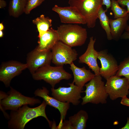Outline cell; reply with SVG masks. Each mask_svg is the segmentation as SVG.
<instances>
[{"instance_id":"6da1fadb","label":"cell","mask_w":129,"mask_h":129,"mask_svg":"<svg viewBox=\"0 0 129 129\" xmlns=\"http://www.w3.org/2000/svg\"><path fill=\"white\" fill-rule=\"evenodd\" d=\"M47 105L43 100L40 105L35 108H30L28 105H25L16 110H11L8 122V128L11 129H23L29 121L40 116L45 118L49 126H51L52 123L48 119L46 113Z\"/></svg>"},{"instance_id":"7a4b0ae2","label":"cell","mask_w":129,"mask_h":129,"mask_svg":"<svg viewBox=\"0 0 129 129\" xmlns=\"http://www.w3.org/2000/svg\"><path fill=\"white\" fill-rule=\"evenodd\" d=\"M0 109L8 119L9 115L5 112V110H15L25 105L33 106L41 103L39 99L25 96L11 86L7 93L0 91Z\"/></svg>"},{"instance_id":"3957f363","label":"cell","mask_w":129,"mask_h":129,"mask_svg":"<svg viewBox=\"0 0 129 129\" xmlns=\"http://www.w3.org/2000/svg\"><path fill=\"white\" fill-rule=\"evenodd\" d=\"M57 31L59 41L72 47L83 45L87 38L86 29L77 24L62 25Z\"/></svg>"},{"instance_id":"277c9868","label":"cell","mask_w":129,"mask_h":129,"mask_svg":"<svg viewBox=\"0 0 129 129\" xmlns=\"http://www.w3.org/2000/svg\"><path fill=\"white\" fill-rule=\"evenodd\" d=\"M105 84L100 75H95L85 85L86 89L84 92L85 95L81 98V105L89 103L95 104L106 103L108 95L106 91Z\"/></svg>"},{"instance_id":"5b68a950","label":"cell","mask_w":129,"mask_h":129,"mask_svg":"<svg viewBox=\"0 0 129 129\" xmlns=\"http://www.w3.org/2000/svg\"><path fill=\"white\" fill-rule=\"evenodd\" d=\"M68 3L75 7L85 18L88 28L95 27L102 0H69Z\"/></svg>"},{"instance_id":"8992f818","label":"cell","mask_w":129,"mask_h":129,"mask_svg":"<svg viewBox=\"0 0 129 129\" xmlns=\"http://www.w3.org/2000/svg\"><path fill=\"white\" fill-rule=\"evenodd\" d=\"M32 75L34 80H43L52 88L61 80H68L72 77L71 75L66 71L63 66H53L50 65L39 68Z\"/></svg>"},{"instance_id":"52a82bcc","label":"cell","mask_w":129,"mask_h":129,"mask_svg":"<svg viewBox=\"0 0 129 129\" xmlns=\"http://www.w3.org/2000/svg\"><path fill=\"white\" fill-rule=\"evenodd\" d=\"M51 51L52 62L58 66L70 65L76 60L78 55L75 49L59 41L53 47Z\"/></svg>"},{"instance_id":"ba28073f","label":"cell","mask_w":129,"mask_h":129,"mask_svg":"<svg viewBox=\"0 0 129 129\" xmlns=\"http://www.w3.org/2000/svg\"><path fill=\"white\" fill-rule=\"evenodd\" d=\"M68 84V87H59L57 89L51 88L52 96L59 101L63 102L71 103L77 106L80 102L81 98V94L83 92V88H80L72 82Z\"/></svg>"},{"instance_id":"9c48e42d","label":"cell","mask_w":129,"mask_h":129,"mask_svg":"<svg viewBox=\"0 0 129 129\" xmlns=\"http://www.w3.org/2000/svg\"><path fill=\"white\" fill-rule=\"evenodd\" d=\"M106 91L110 99L114 100L127 96L129 93V81L124 77L114 75L106 80Z\"/></svg>"},{"instance_id":"30bf717a","label":"cell","mask_w":129,"mask_h":129,"mask_svg":"<svg viewBox=\"0 0 129 129\" xmlns=\"http://www.w3.org/2000/svg\"><path fill=\"white\" fill-rule=\"evenodd\" d=\"M52 58L51 50L40 51L35 48L27 55V68L32 75L39 68L50 65Z\"/></svg>"},{"instance_id":"8fae6325","label":"cell","mask_w":129,"mask_h":129,"mask_svg":"<svg viewBox=\"0 0 129 129\" xmlns=\"http://www.w3.org/2000/svg\"><path fill=\"white\" fill-rule=\"evenodd\" d=\"M27 68L26 64L11 60L2 63L0 67V81L5 86H10L12 80Z\"/></svg>"},{"instance_id":"7c38bea8","label":"cell","mask_w":129,"mask_h":129,"mask_svg":"<svg viewBox=\"0 0 129 129\" xmlns=\"http://www.w3.org/2000/svg\"><path fill=\"white\" fill-rule=\"evenodd\" d=\"M34 94L35 96L42 98L47 105L54 108L59 111L60 115V121L57 128L59 129L63 120L65 119L67 111L70 107V103L61 102L53 97L50 96L49 95V91L44 87H43L42 89L38 88L36 89Z\"/></svg>"},{"instance_id":"4fadbf2b","label":"cell","mask_w":129,"mask_h":129,"mask_svg":"<svg viewBox=\"0 0 129 129\" xmlns=\"http://www.w3.org/2000/svg\"><path fill=\"white\" fill-rule=\"evenodd\" d=\"M98 59L100 61L101 67L100 75L106 80L115 75L118 71V65L114 58L107 50L98 52Z\"/></svg>"},{"instance_id":"5bb4252c","label":"cell","mask_w":129,"mask_h":129,"mask_svg":"<svg viewBox=\"0 0 129 129\" xmlns=\"http://www.w3.org/2000/svg\"><path fill=\"white\" fill-rule=\"evenodd\" d=\"M52 10L57 13L62 23L69 24H86L85 18L75 7H61L55 5Z\"/></svg>"},{"instance_id":"9a60e30c","label":"cell","mask_w":129,"mask_h":129,"mask_svg":"<svg viewBox=\"0 0 129 129\" xmlns=\"http://www.w3.org/2000/svg\"><path fill=\"white\" fill-rule=\"evenodd\" d=\"M96 39L93 37H91L85 52L79 58V63H84L87 65L89 68L94 72L96 75H100L99 70L97 61L98 52L94 49V45Z\"/></svg>"},{"instance_id":"2e32d148","label":"cell","mask_w":129,"mask_h":129,"mask_svg":"<svg viewBox=\"0 0 129 129\" xmlns=\"http://www.w3.org/2000/svg\"><path fill=\"white\" fill-rule=\"evenodd\" d=\"M38 37V45L36 48L40 51L51 50L54 45L59 41L57 30L52 27Z\"/></svg>"},{"instance_id":"e0dca14e","label":"cell","mask_w":129,"mask_h":129,"mask_svg":"<svg viewBox=\"0 0 129 129\" xmlns=\"http://www.w3.org/2000/svg\"><path fill=\"white\" fill-rule=\"evenodd\" d=\"M70 65V69L74 76L72 83L80 88H83L86 83L90 81L95 75L89 70L86 69L85 67L79 68L75 66L73 63Z\"/></svg>"},{"instance_id":"ac0fdd59","label":"cell","mask_w":129,"mask_h":129,"mask_svg":"<svg viewBox=\"0 0 129 129\" xmlns=\"http://www.w3.org/2000/svg\"><path fill=\"white\" fill-rule=\"evenodd\" d=\"M128 14L125 16L115 19H109L110 32L112 39L118 41L121 38L128 26Z\"/></svg>"},{"instance_id":"d6986e66","label":"cell","mask_w":129,"mask_h":129,"mask_svg":"<svg viewBox=\"0 0 129 129\" xmlns=\"http://www.w3.org/2000/svg\"><path fill=\"white\" fill-rule=\"evenodd\" d=\"M88 118L87 113L81 110L77 113L69 117V120L72 129H85Z\"/></svg>"},{"instance_id":"ffe728a7","label":"cell","mask_w":129,"mask_h":129,"mask_svg":"<svg viewBox=\"0 0 129 129\" xmlns=\"http://www.w3.org/2000/svg\"><path fill=\"white\" fill-rule=\"evenodd\" d=\"M27 0H11L9 2L8 12L9 15L17 18L24 13Z\"/></svg>"},{"instance_id":"44dd1931","label":"cell","mask_w":129,"mask_h":129,"mask_svg":"<svg viewBox=\"0 0 129 129\" xmlns=\"http://www.w3.org/2000/svg\"><path fill=\"white\" fill-rule=\"evenodd\" d=\"M52 20L48 17L42 14L33 20L32 23L36 25L39 32V37L48 31L52 25Z\"/></svg>"},{"instance_id":"7402d4cb","label":"cell","mask_w":129,"mask_h":129,"mask_svg":"<svg viewBox=\"0 0 129 129\" xmlns=\"http://www.w3.org/2000/svg\"><path fill=\"white\" fill-rule=\"evenodd\" d=\"M107 11L105 10L102 6L100 8L98 13V18L102 28L105 31L107 39L108 40L112 39L109 24V19L106 14Z\"/></svg>"},{"instance_id":"603a6c76","label":"cell","mask_w":129,"mask_h":129,"mask_svg":"<svg viewBox=\"0 0 129 129\" xmlns=\"http://www.w3.org/2000/svg\"><path fill=\"white\" fill-rule=\"evenodd\" d=\"M115 75L120 77L124 76L129 81V56L120 63Z\"/></svg>"},{"instance_id":"cb8c5ba5","label":"cell","mask_w":129,"mask_h":129,"mask_svg":"<svg viewBox=\"0 0 129 129\" xmlns=\"http://www.w3.org/2000/svg\"><path fill=\"white\" fill-rule=\"evenodd\" d=\"M111 1L110 7L114 14L115 19L124 17L128 14L127 10L120 6L117 0H111Z\"/></svg>"},{"instance_id":"d4e9b609","label":"cell","mask_w":129,"mask_h":129,"mask_svg":"<svg viewBox=\"0 0 129 129\" xmlns=\"http://www.w3.org/2000/svg\"><path fill=\"white\" fill-rule=\"evenodd\" d=\"M44 0H27L24 13L29 14L31 11L40 5Z\"/></svg>"},{"instance_id":"484cf974","label":"cell","mask_w":129,"mask_h":129,"mask_svg":"<svg viewBox=\"0 0 129 129\" xmlns=\"http://www.w3.org/2000/svg\"><path fill=\"white\" fill-rule=\"evenodd\" d=\"M117 1L122 7L127 6V12L128 13L129 12V0H117Z\"/></svg>"},{"instance_id":"4316f807","label":"cell","mask_w":129,"mask_h":129,"mask_svg":"<svg viewBox=\"0 0 129 129\" xmlns=\"http://www.w3.org/2000/svg\"><path fill=\"white\" fill-rule=\"evenodd\" d=\"M59 129H72L69 120L63 122Z\"/></svg>"},{"instance_id":"83f0119b","label":"cell","mask_w":129,"mask_h":129,"mask_svg":"<svg viewBox=\"0 0 129 129\" xmlns=\"http://www.w3.org/2000/svg\"><path fill=\"white\" fill-rule=\"evenodd\" d=\"M120 103L122 105L129 107V98L126 96L122 98Z\"/></svg>"},{"instance_id":"f1b7e54d","label":"cell","mask_w":129,"mask_h":129,"mask_svg":"<svg viewBox=\"0 0 129 129\" xmlns=\"http://www.w3.org/2000/svg\"><path fill=\"white\" fill-rule=\"evenodd\" d=\"M102 5H105L106 6V10L108 11V9L110 7L111 4V0H102Z\"/></svg>"},{"instance_id":"f546056e","label":"cell","mask_w":129,"mask_h":129,"mask_svg":"<svg viewBox=\"0 0 129 129\" xmlns=\"http://www.w3.org/2000/svg\"><path fill=\"white\" fill-rule=\"evenodd\" d=\"M121 38L123 39L129 40V31H124Z\"/></svg>"},{"instance_id":"4dcf8cb0","label":"cell","mask_w":129,"mask_h":129,"mask_svg":"<svg viewBox=\"0 0 129 129\" xmlns=\"http://www.w3.org/2000/svg\"><path fill=\"white\" fill-rule=\"evenodd\" d=\"M6 2L4 0H0V8H2L6 5Z\"/></svg>"},{"instance_id":"1f68e13d","label":"cell","mask_w":129,"mask_h":129,"mask_svg":"<svg viewBox=\"0 0 129 129\" xmlns=\"http://www.w3.org/2000/svg\"><path fill=\"white\" fill-rule=\"evenodd\" d=\"M127 119V122L125 125L120 129H129V117H128Z\"/></svg>"},{"instance_id":"d6a6232c","label":"cell","mask_w":129,"mask_h":129,"mask_svg":"<svg viewBox=\"0 0 129 129\" xmlns=\"http://www.w3.org/2000/svg\"><path fill=\"white\" fill-rule=\"evenodd\" d=\"M5 27L3 24V22L0 23V30L3 31Z\"/></svg>"},{"instance_id":"836d02e7","label":"cell","mask_w":129,"mask_h":129,"mask_svg":"<svg viewBox=\"0 0 129 129\" xmlns=\"http://www.w3.org/2000/svg\"><path fill=\"white\" fill-rule=\"evenodd\" d=\"M4 35L3 32L2 30H0V37L1 38Z\"/></svg>"},{"instance_id":"e575fe53","label":"cell","mask_w":129,"mask_h":129,"mask_svg":"<svg viewBox=\"0 0 129 129\" xmlns=\"http://www.w3.org/2000/svg\"><path fill=\"white\" fill-rule=\"evenodd\" d=\"M128 14L129 15V12L128 13ZM129 31V26L128 25L125 31Z\"/></svg>"}]
</instances>
